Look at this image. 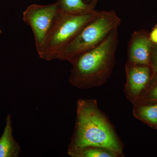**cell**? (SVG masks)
I'll list each match as a JSON object with an SVG mask.
<instances>
[{
    "mask_svg": "<svg viewBox=\"0 0 157 157\" xmlns=\"http://www.w3.org/2000/svg\"><path fill=\"white\" fill-rule=\"evenodd\" d=\"M75 127L68 150L95 146L103 147L122 156L123 145L108 118L94 99H79L76 104Z\"/></svg>",
    "mask_w": 157,
    "mask_h": 157,
    "instance_id": "1",
    "label": "cell"
},
{
    "mask_svg": "<svg viewBox=\"0 0 157 157\" xmlns=\"http://www.w3.org/2000/svg\"><path fill=\"white\" fill-rule=\"evenodd\" d=\"M116 28L98 46L73 59L69 83L80 89L99 87L107 82L115 64L118 44Z\"/></svg>",
    "mask_w": 157,
    "mask_h": 157,
    "instance_id": "2",
    "label": "cell"
},
{
    "mask_svg": "<svg viewBox=\"0 0 157 157\" xmlns=\"http://www.w3.org/2000/svg\"><path fill=\"white\" fill-rule=\"evenodd\" d=\"M121 23V19L115 11H98L61 51L57 59L71 63L81 54L98 46L113 29L118 28Z\"/></svg>",
    "mask_w": 157,
    "mask_h": 157,
    "instance_id": "3",
    "label": "cell"
},
{
    "mask_svg": "<svg viewBox=\"0 0 157 157\" xmlns=\"http://www.w3.org/2000/svg\"><path fill=\"white\" fill-rule=\"evenodd\" d=\"M98 12L94 9L84 14H73L61 10L44 42L37 51L39 57L46 61L57 59L61 51Z\"/></svg>",
    "mask_w": 157,
    "mask_h": 157,
    "instance_id": "4",
    "label": "cell"
},
{
    "mask_svg": "<svg viewBox=\"0 0 157 157\" xmlns=\"http://www.w3.org/2000/svg\"><path fill=\"white\" fill-rule=\"evenodd\" d=\"M60 11L59 3H55L32 5L24 11L23 19L33 31L36 51L42 45Z\"/></svg>",
    "mask_w": 157,
    "mask_h": 157,
    "instance_id": "5",
    "label": "cell"
},
{
    "mask_svg": "<svg viewBox=\"0 0 157 157\" xmlns=\"http://www.w3.org/2000/svg\"><path fill=\"white\" fill-rule=\"evenodd\" d=\"M126 81V97L132 104L137 101L148 85L154 72L151 66L135 64L127 62L125 67Z\"/></svg>",
    "mask_w": 157,
    "mask_h": 157,
    "instance_id": "6",
    "label": "cell"
},
{
    "mask_svg": "<svg viewBox=\"0 0 157 157\" xmlns=\"http://www.w3.org/2000/svg\"><path fill=\"white\" fill-rule=\"evenodd\" d=\"M154 45L149 35L143 31L133 33L128 45L127 62L135 64L151 66V58Z\"/></svg>",
    "mask_w": 157,
    "mask_h": 157,
    "instance_id": "7",
    "label": "cell"
},
{
    "mask_svg": "<svg viewBox=\"0 0 157 157\" xmlns=\"http://www.w3.org/2000/svg\"><path fill=\"white\" fill-rule=\"evenodd\" d=\"M6 125L0 137V157H17L21 152V147L14 139L11 115L6 118Z\"/></svg>",
    "mask_w": 157,
    "mask_h": 157,
    "instance_id": "8",
    "label": "cell"
},
{
    "mask_svg": "<svg viewBox=\"0 0 157 157\" xmlns=\"http://www.w3.org/2000/svg\"><path fill=\"white\" fill-rule=\"evenodd\" d=\"M133 115L150 126L157 129V102L133 104Z\"/></svg>",
    "mask_w": 157,
    "mask_h": 157,
    "instance_id": "9",
    "label": "cell"
},
{
    "mask_svg": "<svg viewBox=\"0 0 157 157\" xmlns=\"http://www.w3.org/2000/svg\"><path fill=\"white\" fill-rule=\"evenodd\" d=\"M68 155L71 157H118L119 154L103 147L89 146L76 149L68 150Z\"/></svg>",
    "mask_w": 157,
    "mask_h": 157,
    "instance_id": "10",
    "label": "cell"
},
{
    "mask_svg": "<svg viewBox=\"0 0 157 157\" xmlns=\"http://www.w3.org/2000/svg\"><path fill=\"white\" fill-rule=\"evenodd\" d=\"M98 2L94 1L86 4L82 0H61L59 5L61 10L66 13L82 14L94 10Z\"/></svg>",
    "mask_w": 157,
    "mask_h": 157,
    "instance_id": "11",
    "label": "cell"
},
{
    "mask_svg": "<svg viewBox=\"0 0 157 157\" xmlns=\"http://www.w3.org/2000/svg\"><path fill=\"white\" fill-rule=\"evenodd\" d=\"M155 102H157V73H154L148 85L134 104Z\"/></svg>",
    "mask_w": 157,
    "mask_h": 157,
    "instance_id": "12",
    "label": "cell"
},
{
    "mask_svg": "<svg viewBox=\"0 0 157 157\" xmlns=\"http://www.w3.org/2000/svg\"><path fill=\"white\" fill-rule=\"evenodd\" d=\"M150 66L154 73H157V45L155 44L152 51Z\"/></svg>",
    "mask_w": 157,
    "mask_h": 157,
    "instance_id": "13",
    "label": "cell"
},
{
    "mask_svg": "<svg viewBox=\"0 0 157 157\" xmlns=\"http://www.w3.org/2000/svg\"><path fill=\"white\" fill-rule=\"evenodd\" d=\"M150 39L153 43L157 45V25L152 30L149 35Z\"/></svg>",
    "mask_w": 157,
    "mask_h": 157,
    "instance_id": "14",
    "label": "cell"
},
{
    "mask_svg": "<svg viewBox=\"0 0 157 157\" xmlns=\"http://www.w3.org/2000/svg\"><path fill=\"white\" fill-rule=\"evenodd\" d=\"M98 0H91V2H94V1H98Z\"/></svg>",
    "mask_w": 157,
    "mask_h": 157,
    "instance_id": "15",
    "label": "cell"
},
{
    "mask_svg": "<svg viewBox=\"0 0 157 157\" xmlns=\"http://www.w3.org/2000/svg\"><path fill=\"white\" fill-rule=\"evenodd\" d=\"M2 30H1V28H0V34L2 33Z\"/></svg>",
    "mask_w": 157,
    "mask_h": 157,
    "instance_id": "16",
    "label": "cell"
}]
</instances>
